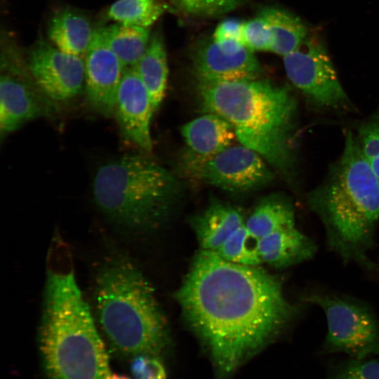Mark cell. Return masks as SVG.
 <instances>
[{
    "label": "cell",
    "mask_w": 379,
    "mask_h": 379,
    "mask_svg": "<svg viewBox=\"0 0 379 379\" xmlns=\"http://www.w3.org/2000/svg\"><path fill=\"white\" fill-rule=\"evenodd\" d=\"M359 134L361 151L379 179V122L366 124Z\"/></svg>",
    "instance_id": "obj_27"
},
{
    "label": "cell",
    "mask_w": 379,
    "mask_h": 379,
    "mask_svg": "<svg viewBox=\"0 0 379 379\" xmlns=\"http://www.w3.org/2000/svg\"><path fill=\"white\" fill-rule=\"evenodd\" d=\"M333 379H379V361L352 360L340 366Z\"/></svg>",
    "instance_id": "obj_28"
},
{
    "label": "cell",
    "mask_w": 379,
    "mask_h": 379,
    "mask_svg": "<svg viewBox=\"0 0 379 379\" xmlns=\"http://www.w3.org/2000/svg\"><path fill=\"white\" fill-rule=\"evenodd\" d=\"M284 67L290 81L314 105L337 107L347 101L319 38L307 36L296 50L284 56Z\"/></svg>",
    "instance_id": "obj_9"
},
{
    "label": "cell",
    "mask_w": 379,
    "mask_h": 379,
    "mask_svg": "<svg viewBox=\"0 0 379 379\" xmlns=\"http://www.w3.org/2000/svg\"><path fill=\"white\" fill-rule=\"evenodd\" d=\"M175 297L223 379L277 336L299 312L286 298L278 277L202 249Z\"/></svg>",
    "instance_id": "obj_1"
},
{
    "label": "cell",
    "mask_w": 379,
    "mask_h": 379,
    "mask_svg": "<svg viewBox=\"0 0 379 379\" xmlns=\"http://www.w3.org/2000/svg\"><path fill=\"white\" fill-rule=\"evenodd\" d=\"M303 301L317 305L326 316L324 348L326 352H342L354 359L379 356V320L365 305L323 293H309Z\"/></svg>",
    "instance_id": "obj_7"
},
{
    "label": "cell",
    "mask_w": 379,
    "mask_h": 379,
    "mask_svg": "<svg viewBox=\"0 0 379 379\" xmlns=\"http://www.w3.org/2000/svg\"><path fill=\"white\" fill-rule=\"evenodd\" d=\"M180 189L178 179L159 163L129 154L100 166L92 185L95 202L114 222L142 230L156 225Z\"/></svg>",
    "instance_id": "obj_6"
},
{
    "label": "cell",
    "mask_w": 379,
    "mask_h": 379,
    "mask_svg": "<svg viewBox=\"0 0 379 379\" xmlns=\"http://www.w3.org/2000/svg\"><path fill=\"white\" fill-rule=\"evenodd\" d=\"M245 225L256 240L283 228L295 226L293 206L285 197L269 195L255 206L245 220Z\"/></svg>",
    "instance_id": "obj_21"
},
{
    "label": "cell",
    "mask_w": 379,
    "mask_h": 379,
    "mask_svg": "<svg viewBox=\"0 0 379 379\" xmlns=\"http://www.w3.org/2000/svg\"><path fill=\"white\" fill-rule=\"evenodd\" d=\"M154 112L148 91L135 67L125 68L117 93L114 115L124 137L148 153L152 149L150 121Z\"/></svg>",
    "instance_id": "obj_13"
},
{
    "label": "cell",
    "mask_w": 379,
    "mask_h": 379,
    "mask_svg": "<svg viewBox=\"0 0 379 379\" xmlns=\"http://www.w3.org/2000/svg\"><path fill=\"white\" fill-rule=\"evenodd\" d=\"M192 63L197 82L256 79L262 71L253 52L245 46L239 51H229L213 39L197 45Z\"/></svg>",
    "instance_id": "obj_14"
},
{
    "label": "cell",
    "mask_w": 379,
    "mask_h": 379,
    "mask_svg": "<svg viewBox=\"0 0 379 379\" xmlns=\"http://www.w3.org/2000/svg\"><path fill=\"white\" fill-rule=\"evenodd\" d=\"M205 112L232 126L237 139L288 175L295 161L297 102L290 88L268 80L198 82Z\"/></svg>",
    "instance_id": "obj_2"
},
{
    "label": "cell",
    "mask_w": 379,
    "mask_h": 379,
    "mask_svg": "<svg viewBox=\"0 0 379 379\" xmlns=\"http://www.w3.org/2000/svg\"><path fill=\"white\" fill-rule=\"evenodd\" d=\"M244 223L245 219L239 208L219 201L211 202L192 220L201 249L213 252Z\"/></svg>",
    "instance_id": "obj_17"
},
{
    "label": "cell",
    "mask_w": 379,
    "mask_h": 379,
    "mask_svg": "<svg viewBox=\"0 0 379 379\" xmlns=\"http://www.w3.org/2000/svg\"><path fill=\"white\" fill-rule=\"evenodd\" d=\"M262 262L276 268L287 267L312 258L317 246L295 226L279 230L257 241Z\"/></svg>",
    "instance_id": "obj_16"
},
{
    "label": "cell",
    "mask_w": 379,
    "mask_h": 379,
    "mask_svg": "<svg viewBox=\"0 0 379 379\" xmlns=\"http://www.w3.org/2000/svg\"><path fill=\"white\" fill-rule=\"evenodd\" d=\"M52 100L39 88L18 48L1 53L0 135H8L52 112Z\"/></svg>",
    "instance_id": "obj_8"
},
{
    "label": "cell",
    "mask_w": 379,
    "mask_h": 379,
    "mask_svg": "<svg viewBox=\"0 0 379 379\" xmlns=\"http://www.w3.org/2000/svg\"><path fill=\"white\" fill-rule=\"evenodd\" d=\"M257 241L244 223L225 240L215 253L230 262L258 266L262 261L258 251Z\"/></svg>",
    "instance_id": "obj_24"
},
{
    "label": "cell",
    "mask_w": 379,
    "mask_h": 379,
    "mask_svg": "<svg viewBox=\"0 0 379 379\" xmlns=\"http://www.w3.org/2000/svg\"><path fill=\"white\" fill-rule=\"evenodd\" d=\"M244 22L236 18H228L220 22L216 27L213 35V41L231 40L243 43V27Z\"/></svg>",
    "instance_id": "obj_30"
},
{
    "label": "cell",
    "mask_w": 379,
    "mask_h": 379,
    "mask_svg": "<svg viewBox=\"0 0 379 379\" xmlns=\"http://www.w3.org/2000/svg\"><path fill=\"white\" fill-rule=\"evenodd\" d=\"M39 348L51 379H106L107 353L69 259L51 255Z\"/></svg>",
    "instance_id": "obj_3"
},
{
    "label": "cell",
    "mask_w": 379,
    "mask_h": 379,
    "mask_svg": "<svg viewBox=\"0 0 379 379\" xmlns=\"http://www.w3.org/2000/svg\"><path fill=\"white\" fill-rule=\"evenodd\" d=\"M258 15L267 22L271 34L270 51L284 56L296 50L308 36L303 22L293 13L277 6H265Z\"/></svg>",
    "instance_id": "obj_20"
},
{
    "label": "cell",
    "mask_w": 379,
    "mask_h": 379,
    "mask_svg": "<svg viewBox=\"0 0 379 379\" xmlns=\"http://www.w3.org/2000/svg\"><path fill=\"white\" fill-rule=\"evenodd\" d=\"M310 209L323 224L329 248L345 262L371 267L379 221V179L352 133L327 179L309 194Z\"/></svg>",
    "instance_id": "obj_4"
},
{
    "label": "cell",
    "mask_w": 379,
    "mask_h": 379,
    "mask_svg": "<svg viewBox=\"0 0 379 379\" xmlns=\"http://www.w3.org/2000/svg\"><path fill=\"white\" fill-rule=\"evenodd\" d=\"M84 62L88 102L105 117L114 115L117 93L125 68L107 41L104 26L96 27Z\"/></svg>",
    "instance_id": "obj_12"
},
{
    "label": "cell",
    "mask_w": 379,
    "mask_h": 379,
    "mask_svg": "<svg viewBox=\"0 0 379 379\" xmlns=\"http://www.w3.org/2000/svg\"><path fill=\"white\" fill-rule=\"evenodd\" d=\"M107 41L124 67H134L148 46L149 28L114 23L104 26Z\"/></svg>",
    "instance_id": "obj_22"
},
{
    "label": "cell",
    "mask_w": 379,
    "mask_h": 379,
    "mask_svg": "<svg viewBox=\"0 0 379 379\" xmlns=\"http://www.w3.org/2000/svg\"><path fill=\"white\" fill-rule=\"evenodd\" d=\"M95 300L101 328L119 352L157 356L165 348L164 315L149 282L128 258L116 256L101 267Z\"/></svg>",
    "instance_id": "obj_5"
},
{
    "label": "cell",
    "mask_w": 379,
    "mask_h": 379,
    "mask_svg": "<svg viewBox=\"0 0 379 379\" xmlns=\"http://www.w3.org/2000/svg\"><path fill=\"white\" fill-rule=\"evenodd\" d=\"M95 28L84 13L67 8L52 15L47 35L49 42L59 50L84 58Z\"/></svg>",
    "instance_id": "obj_18"
},
{
    "label": "cell",
    "mask_w": 379,
    "mask_h": 379,
    "mask_svg": "<svg viewBox=\"0 0 379 379\" xmlns=\"http://www.w3.org/2000/svg\"><path fill=\"white\" fill-rule=\"evenodd\" d=\"M180 132L186 145L180 164L182 170L213 157L237 138L227 121L208 112L184 124Z\"/></svg>",
    "instance_id": "obj_15"
},
{
    "label": "cell",
    "mask_w": 379,
    "mask_h": 379,
    "mask_svg": "<svg viewBox=\"0 0 379 379\" xmlns=\"http://www.w3.org/2000/svg\"><path fill=\"white\" fill-rule=\"evenodd\" d=\"M134 67L148 91L155 112L164 100L168 74L166 46L159 32L152 34L147 50Z\"/></svg>",
    "instance_id": "obj_19"
},
{
    "label": "cell",
    "mask_w": 379,
    "mask_h": 379,
    "mask_svg": "<svg viewBox=\"0 0 379 379\" xmlns=\"http://www.w3.org/2000/svg\"><path fill=\"white\" fill-rule=\"evenodd\" d=\"M27 65L35 83L52 101H65L84 87V58L39 39L29 50Z\"/></svg>",
    "instance_id": "obj_11"
},
{
    "label": "cell",
    "mask_w": 379,
    "mask_h": 379,
    "mask_svg": "<svg viewBox=\"0 0 379 379\" xmlns=\"http://www.w3.org/2000/svg\"><path fill=\"white\" fill-rule=\"evenodd\" d=\"M271 34L265 20L259 15L244 22L243 43L252 52L270 51Z\"/></svg>",
    "instance_id": "obj_25"
},
{
    "label": "cell",
    "mask_w": 379,
    "mask_h": 379,
    "mask_svg": "<svg viewBox=\"0 0 379 379\" xmlns=\"http://www.w3.org/2000/svg\"><path fill=\"white\" fill-rule=\"evenodd\" d=\"M269 164L243 145H230L213 157L182 170L187 176L232 192L253 191L274 178Z\"/></svg>",
    "instance_id": "obj_10"
},
{
    "label": "cell",
    "mask_w": 379,
    "mask_h": 379,
    "mask_svg": "<svg viewBox=\"0 0 379 379\" xmlns=\"http://www.w3.org/2000/svg\"><path fill=\"white\" fill-rule=\"evenodd\" d=\"M106 379H131L125 375L116 374V373H109Z\"/></svg>",
    "instance_id": "obj_31"
},
{
    "label": "cell",
    "mask_w": 379,
    "mask_h": 379,
    "mask_svg": "<svg viewBox=\"0 0 379 379\" xmlns=\"http://www.w3.org/2000/svg\"><path fill=\"white\" fill-rule=\"evenodd\" d=\"M131 370L134 379H166V371L157 356L139 354L133 357Z\"/></svg>",
    "instance_id": "obj_29"
},
{
    "label": "cell",
    "mask_w": 379,
    "mask_h": 379,
    "mask_svg": "<svg viewBox=\"0 0 379 379\" xmlns=\"http://www.w3.org/2000/svg\"><path fill=\"white\" fill-rule=\"evenodd\" d=\"M169 10L161 0H117L107 11V18L115 23L150 27Z\"/></svg>",
    "instance_id": "obj_23"
},
{
    "label": "cell",
    "mask_w": 379,
    "mask_h": 379,
    "mask_svg": "<svg viewBox=\"0 0 379 379\" xmlns=\"http://www.w3.org/2000/svg\"><path fill=\"white\" fill-rule=\"evenodd\" d=\"M185 11L192 15L214 17L236 8L241 0H180Z\"/></svg>",
    "instance_id": "obj_26"
}]
</instances>
